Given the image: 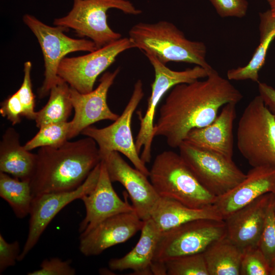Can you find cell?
<instances>
[{"label": "cell", "mask_w": 275, "mask_h": 275, "mask_svg": "<svg viewBox=\"0 0 275 275\" xmlns=\"http://www.w3.org/2000/svg\"><path fill=\"white\" fill-rule=\"evenodd\" d=\"M237 145L252 167H275V115L259 95L249 102L239 120Z\"/></svg>", "instance_id": "5"}, {"label": "cell", "mask_w": 275, "mask_h": 275, "mask_svg": "<svg viewBox=\"0 0 275 275\" xmlns=\"http://www.w3.org/2000/svg\"><path fill=\"white\" fill-rule=\"evenodd\" d=\"M22 20L37 38L43 53L44 79L38 91L39 98H43L49 94L51 88L60 80L58 75V67L67 54L76 51L92 52L97 48L90 39H74L67 36L64 32L69 29L66 27L49 26L28 14L23 15Z\"/></svg>", "instance_id": "7"}, {"label": "cell", "mask_w": 275, "mask_h": 275, "mask_svg": "<svg viewBox=\"0 0 275 275\" xmlns=\"http://www.w3.org/2000/svg\"><path fill=\"white\" fill-rule=\"evenodd\" d=\"M272 202L273 200L269 207L258 245L269 265L275 258V216Z\"/></svg>", "instance_id": "32"}, {"label": "cell", "mask_w": 275, "mask_h": 275, "mask_svg": "<svg viewBox=\"0 0 275 275\" xmlns=\"http://www.w3.org/2000/svg\"><path fill=\"white\" fill-rule=\"evenodd\" d=\"M100 162L77 188L66 191L42 194L34 197L30 212L28 235L18 261L23 260L39 240L56 215L72 201L80 199L96 186L99 176Z\"/></svg>", "instance_id": "13"}, {"label": "cell", "mask_w": 275, "mask_h": 275, "mask_svg": "<svg viewBox=\"0 0 275 275\" xmlns=\"http://www.w3.org/2000/svg\"><path fill=\"white\" fill-rule=\"evenodd\" d=\"M140 239L135 246L125 256L111 259L108 266L113 270L131 269L133 274H152L151 266L161 231L153 220L144 221Z\"/></svg>", "instance_id": "21"}, {"label": "cell", "mask_w": 275, "mask_h": 275, "mask_svg": "<svg viewBox=\"0 0 275 275\" xmlns=\"http://www.w3.org/2000/svg\"><path fill=\"white\" fill-rule=\"evenodd\" d=\"M148 177L159 197L190 207L213 205L216 198L201 184L180 154L173 151L155 157Z\"/></svg>", "instance_id": "4"}, {"label": "cell", "mask_w": 275, "mask_h": 275, "mask_svg": "<svg viewBox=\"0 0 275 275\" xmlns=\"http://www.w3.org/2000/svg\"><path fill=\"white\" fill-rule=\"evenodd\" d=\"M32 66L31 62L24 63L23 81L16 92L23 107V117L30 120H35L37 112L35 111V100L31 77Z\"/></svg>", "instance_id": "31"}, {"label": "cell", "mask_w": 275, "mask_h": 275, "mask_svg": "<svg viewBox=\"0 0 275 275\" xmlns=\"http://www.w3.org/2000/svg\"><path fill=\"white\" fill-rule=\"evenodd\" d=\"M101 160L112 182H118L125 188L139 217L144 221L150 218L160 197L148 176L131 167L117 151L109 152Z\"/></svg>", "instance_id": "14"}, {"label": "cell", "mask_w": 275, "mask_h": 275, "mask_svg": "<svg viewBox=\"0 0 275 275\" xmlns=\"http://www.w3.org/2000/svg\"><path fill=\"white\" fill-rule=\"evenodd\" d=\"M226 235L224 219L202 218L184 223L161 232L153 261L165 263L180 256L203 253Z\"/></svg>", "instance_id": "9"}, {"label": "cell", "mask_w": 275, "mask_h": 275, "mask_svg": "<svg viewBox=\"0 0 275 275\" xmlns=\"http://www.w3.org/2000/svg\"><path fill=\"white\" fill-rule=\"evenodd\" d=\"M272 209H273L274 215L275 216V194H274V198H273V202H272Z\"/></svg>", "instance_id": "40"}, {"label": "cell", "mask_w": 275, "mask_h": 275, "mask_svg": "<svg viewBox=\"0 0 275 275\" xmlns=\"http://www.w3.org/2000/svg\"><path fill=\"white\" fill-rule=\"evenodd\" d=\"M70 127V121L43 125L39 127L37 134L25 144L24 148L31 151L42 147H60L69 140Z\"/></svg>", "instance_id": "28"}, {"label": "cell", "mask_w": 275, "mask_h": 275, "mask_svg": "<svg viewBox=\"0 0 275 275\" xmlns=\"http://www.w3.org/2000/svg\"><path fill=\"white\" fill-rule=\"evenodd\" d=\"M70 87L62 78L49 91L46 104L36 112V126L51 123L67 122L73 109L70 98Z\"/></svg>", "instance_id": "26"}, {"label": "cell", "mask_w": 275, "mask_h": 275, "mask_svg": "<svg viewBox=\"0 0 275 275\" xmlns=\"http://www.w3.org/2000/svg\"><path fill=\"white\" fill-rule=\"evenodd\" d=\"M135 48L129 37L121 38L86 55L64 58L58 69V76L81 93L93 90L98 76L116 58L126 50Z\"/></svg>", "instance_id": "12"}, {"label": "cell", "mask_w": 275, "mask_h": 275, "mask_svg": "<svg viewBox=\"0 0 275 275\" xmlns=\"http://www.w3.org/2000/svg\"><path fill=\"white\" fill-rule=\"evenodd\" d=\"M269 275H275V258L273 259L270 265Z\"/></svg>", "instance_id": "39"}, {"label": "cell", "mask_w": 275, "mask_h": 275, "mask_svg": "<svg viewBox=\"0 0 275 275\" xmlns=\"http://www.w3.org/2000/svg\"><path fill=\"white\" fill-rule=\"evenodd\" d=\"M243 250L227 235L203 252L209 275H240Z\"/></svg>", "instance_id": "25"}, {"label": "cell", "mask_w": 275, "mask_h": 275, "mask_svg": "<svg viewBox=\"0 0 275 275\" xmlns=\"http://www.w3.org/2000/svg\"><path fill=\"white\" fill-rule=\"evenodd\" d=\"M144 95L141 79L135 83L129 101L121 116L111 125L101 128L90 126L80 134L93 139L97 143L101 159L112 151L125 155L134 168L148 177L149 170L139 156L131 129V119L137 106Z\"/></svg>", "instance_id": "10"}, {"label": "cell", "mask_w": 275, "mask_h": 275, "mask_svg": "<svg viewBox=\"0 0 275 275\" xmlns=\"http://www.w3.org/2000/svg\"><path fill=\"white\" fill-rule=\"evenodd\" d=\"M0 197L8 203L17 217L23 218L29 215L34 198L30 180L0 172Z\"/></svg>", "instance_id": "27"}, {"label": "cell", "mask_w": 275, "mask_h": 275, "mask_svg": "<svg viewBox=\"0 0 275 275\" xmlns=\"http://www.w3.org/2000/svg\"><path fill=\"white\" fill-rule=\"evenodd\" d=\"M68 13L55 18L53 24L73 30L80 37H87L101 48L122 38L107 21V12L117 9L127 14L138 15L142 11L128 0H73Z\"/></svg>", "instance_id": "6"}, {"label": "cell", "mask_w": 275, "mask_h": 275, "mask_svg": "<svg viewBox=\"0 0 275 275\" xmlns=\"http://www.w3.org/2000/svg\"><path fill=\"white\" fill-rule=\"evenodd\" d=\"M259 16V44L246 65L228 70L227 76L229 80L250 79L259 82V72L265 63L267 52L275 38V17L270 10L260 13Z\"/></svg>", "instance_id": "24"}, {"label": "cell", "mask_w": 275, "mask_h": 275, "mask_svg": "<svg viewBox=\"0 0 275 275\" xmlns=\"http://www.w3.org/2000/svg\"><path fill=\"white\" fill-rule=\"evenodd\" d=\"M119 72L120 68H118L113 72H105L97 87L89 93H81L70 87L74 114L70 121L68 140L77 136L84 129L96 122L105 120L114 121L119 117L108 107L107 96Z\"/></svg>", "instance_id": "15"}, {"label": "cell", "mask_w": 275, "mask_h": 275, "mask_svg": "<svg viewBox=\"0 0 275 275\" xmlns=\"http://www.w3.org/2000/svg\"><path fill=\"white\" fill-rule=\"evenodd\" d=\"M129 38L144 54L154 56L161 63L183 62L213 68L206 60L207 47L202 41L188 39L174 23L161 20L155 23L140 22L129 30Z\"/></svg>", "instance_id": "3"}, {"label": "cell", "mask_w": 275, "mask_h": 275, "mask_svg": "<svg viewBox=\"0 0 275 275\" xmlns=\"http://www.w3.org/2000/svg\"><path fill=\"white\" fill-rule=\"evenodd\" d=\"M179 154L201 184L216 197L235 187L246 174L229 159L183 142Z\"/></svg>", "instance_id": "11"}, {"label": "cell", "mask_w": 275, "mask_h": 275, "mask_svg": "<svg viewBox=\"0 0 275 275\" xmlns=\"http://www.w3.org/2000/svg\"><path fill=\"white\" fill-rule=\"evenodd\" d=\"M71 260L63 261L53 257L42 261L40 268L28 273V275H74L75 269L70 265Z\"/></svg>", "instance_id": "33"}, {"label": "cell", "mask_w": 275, "mask_h": 275, "mask_svg": "<svg viewBox=\"0 0 275 275\" xmlns=\"http://www.w3.org/2000/svg\"><path fill=\"white\" fill-rule=\"evenodd\" d=\"M36 154L30 180L34 197L77 188L101 161L97 143L88 136L58 147L39 148Z\"/></svg>", "instance_id": "2"}, {"label": "cell", "mask_w": 275, "mask_h": 275, "mask_svg": "<svg viewBox=\"0 0 275 275\" xmlns=\"http://www.w3.org/2000/svg\"><path fill=\"white\" fill-rule=\"evenodd\" d=\"M152 65L155 73V78L151 84V93L148 99L145 114L142 116L138 112L140 127L135 141V146L145 163L150 162L151 146L153 139L154 120L155 111L160 100L169 90L177 85L190 83L202 78H206L210 71L196 65L192 68L182 71H175L161 63L153 55L145 54Z\"/></svg>", "instance_id": "8"}, {"label": "cell", "mask_w": 275, "mask_h": 275, "mask_svg": "<svg viewBox=\"0 0 275 275\" xmlns=\"http://www.w3.org/2000/svg\"><path fill=\"white\" fill-rule=\"evenodd\" d=\"M150 218L161 232L196 219H223L213 204L193 208L176 200L160 197Z\"/></svg>", "instance_id": "23"}, {"label": "cell", "mask_w": 275, "mask_h": 275, "mask_svg": "<svg viewBox=\"0 0 275 275\" xmlns=\"http://www.w3.org/2000/svg\"><path fill=\"white\" fill-rule=\"evenodd\" d=\"M165 265L168 275H209L203 253L174 258Z\"/></svg>", "instance_id": "29"}, {"label": "cell", "mask_w": 275, "mask_h": 275, "mask_svg": "<svg viewBox=\"0 0 275 275\" xmlns=\"http://www.w3.org/2000/svg\"><path fill=\"white\" fill-rule=\"evenodd\" d=\"M270 265L258 246L243 250L240 275H269Z\"/></svg>", "instance_id": "30"}, {"label": "cell", "mask_w": 275, "mask_h": 275, "mask_svg": "<svg viewBox=\"0 0 275 275\" xmlns=\"http://www.w3.org/2000/svg\"><path fill=\"white\" fill-rule=\"evenodd\" d=\"M236 104L233 102L226 104L219 115L210 124L190 130L183 142L233 159V130L236 118Z\"/></svg>", "instance_id": "20"}, {"label": "cell", "mask_w": 275, "mask_h": 275, "mask_svg": "<svg viewBox=\"0 0 275 275\" xmlns=\"http://www.w3.org/2000/svg\"><path fill=\"white\" fill-rule=\"evenodd\" d=\"M273 197V193L262 195L224 219L227 236L242 250L258 246Z\"/></svg>", "instance_id": "19"}, {"label": "cell", "mask_w": 275, "mask_h": 275, "mask_svg": "<svg viewBox=\"0 0 275 275\" xmlns=\"http://www.w3.org/2000/svg\"><path fill=\"white\" fill-rule=\"evenodd\" d=\"M126 196V192H125ZM125 196L122 200L112 185L104 162H100L99 178L95 187L80 200L86 208V215L79 226V233L83 235L98 224L113 215L135 211Z\"/></svg>", "instance_id": "17"}, {"label": "cell", "mask_w": 275, "mask_h": 275, "mask_svg": "<svg viewBox=\"0 0 275 275\" xmlns=\"http://www.w3.org/2000/svg\"><path fill=\"white\" fill-rule=\"evenodd\" d=\"M204 80L177 85L159 108L154 125V137L166 138L168 146L178 148L191 129L210 124L226 104L237 103L241 92L213 69Z\"/></svg>", "instance_id": "1"}, {"label": "cell", "mask_w": 275, "mask_h": 275, "mask_svg": "<svg viewBox=\"0 0 275 275\" xmlns=\"http://www.w3.org/2000/svg\"><path fill=\"white\" fill-rule=\"evenodd\" d=\"M259 95L268 109L275 115V89L264 82H258Z\"/></svg>", "instance_id": "37"}, {"label": "cell", "mask_w": 275, "mask_h": 275, "mask_svg": "<svg viewBox=\"0 0 275 275\" xmlns=\"http://www.w3.org/2000/svg\"><path fill=\"white\" fill-rule=\"evenodd\" d=\"M20 244L17 240L9 243L0 234V273L9 267L13 266L20 254Z\"/></svg>", "instance_id": "35"}, {"label": "cell", "mask_w": 275, "mask_h": 275, "mask_svg": "<svg viewBox=\"0 0 275 275\" xmlns=\"http://www.w3.org/2000/svg\"><path fill=\"white\" fill-rule=\"evenodd\" d=\"M270 6V11L273 17H275V0H267Z\"/></svg>", "instance_id": "38"}, {"label": "cell", "mask_w": 275, "mask_h": 275, "mask_svg": "<svg viewBox=\"0 0 275 275\" xmlns=\"http://www.w3.org/2000/svg\"><path fill=\"white\" fill-rule=\"evenodd\" d=\"M36 163V153L21 145L19 134L14 128H8L0 142V172L22 180H30Z\"/></svg>", "instance_id": "22"}, {"label": "cell", "mask_w": 275, "mask_h": 275, "mask_svg": "<svg viewBox=\"0 0 275 275\" xmlns=\"http://www.w3.org/2000/svg\"><path fill=\"white\" fill-rule=\"evenodd\" d=\"M216 12L222 18H242L249 7L246 0H209Z\"/></svg>", "instance_id": "34"}, {"label": "cell", "mask_w": 275, "mask_h": 275, "mask_svg": "<svg viewBox=\"0 0 275 275\" xmlns=\"http://www.w3.org/2000/svg\"><path fill=\"white\" fill-rule=\"evenodd\" d=\"M144 224L135 211L113 215L80 235L79 250L87 257L100 255L106 249L126 241L142 230Z\"/></svg>", "instance_id": "16"}, {"label": "cell", "mask_w": 275, "mask_h": 275, "mask_svg": "<svg viewBox=\"0 0 275 275\" xmlns=\"http://www.w3.org/2000/svg\"><path fill=\"white\" fill-rule=\"evenodd\" d=\"M1 106L0 113L3 117L6 118L13 125L20 123L23 110L16 92L2 102Z\"/></svg>", "instance_id": "36"}, {"label": "cell", "mask_w": 275, "mask_h": 275, "mask_svg": "<svg viewBox=\"0 0 275 275\" xmlns=\"http://www.w3.org/2000/svg\"><path fill=\"white\" fill-rule=\"evenodd\" d=\"M267 193L275 194V167H253L245 178L225 194L216 197L213 204L223 219L237 210Z\"/></svg>", "instance_id": "18"}]
</instances>
